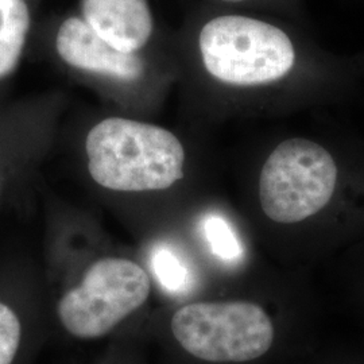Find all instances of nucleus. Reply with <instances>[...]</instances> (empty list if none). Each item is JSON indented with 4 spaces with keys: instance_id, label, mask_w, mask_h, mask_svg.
<instances>
[{
    "instance_id": "nucleus-1",
    "label": "nucleus",
    "mask_w": 364,
    "mask_h": 364,
    "mask_svg": "<svg viewBox=\"0 0 364 364\" xmlns=\"http://www.w3.org/2000/svg\"><path fill=\"white\" fill-rule=\"evenodd\" d=\"M88 170L117 192L168 189L183 176L185 150L174 134L130 119L109 117L88 134Z\"/></svg>"
},
{
    "instance_id": "nucleus-2",
    "label": "nucleus",
    "mask_w": 364,
    "mask_h": 364,
    "mask_svg": "<svg viewBox=\"0 0 364 364\" xmlns=\"http://www.w3.org/2000/svg\"><path fill=\"white\" fill-rule=\"evenodd\" d=\"M198 46L209 75L237 87L278 81L296 61L294 43L284 28L246 15L212 18L200 31Z\"/></svg>"
},
{
    "instance_id": "nucleus-3",
    "label": "nucleus",
    "mask_w": 364,
    "mask_h": 364,
    "mask_svg": "<svg viewBox=\"0 0 364 364\" xmlns=\"http://www.w3.org/2000/svg\"><path fill=\"white\" fill-rule=\"evenodd\" d=\"M173 336L188 353L212 363H242L270 350L274 326L259 305L193 302L173 314Z\"/></svg>"
},
{
    "instance_id": "nucleus-4",
    "label": "nucleus",
    "mask_w": 364,
    "mask_h": 364,
    "mask_svg": "<svg viewBox=\"0 0 364 364\" xmlns=\"http://www.w3.org/2000/svg\"><path fill=\"white\" fill-rule=\"evenodd\" d=\"M336 182L338 166L326 149L302 138L287 139L262 168L260 205L273 221L299 223L326 208Z\"/></svg>"
},
{
    "instance_id": "nucleus-5",
    "label": "nucleus",
    "mask_w": 364,
    "mask_h": 364,
    "mask_svg": "<svg viewBox=\"0 0 364 364\" xmlns=\"http://www.w3.org/2000/svg\"><path fill=\"white\" fill-rule=\"evenodd\" d=\"M150 290V278L138 263L105 258L91 264L81 284L60 299L58 317L76 338H102L139 309Z\"/></svg>"
},
{
    "instance_id": "nucleus-6",
    "label": "nucleus",
    "mask_w": 364,
    "mask_h": 364,
    "mask_svg": "<svg viewBox=\"0 0 364 364\" xmlns=\"http://www.w3.org/2000/svg\"><path fill=\"white\" fill-rule=\"evenodd\" d=\"M57 52L68 65L123 81H135L144 72L136 54L117 50L80 18H69L60 26Z\"/></svg>"
},
{
    "instance_id": "nucleus-7",
    "label": "nucleus",
    "mask_w": 364,
    "mask_h": 364,
    "mask_svg": "<svg viewBox=\"0 0 364 364\" xmlns=\"http://www.w3.org/2000/svg\"><path fill=\"white\" fill-rule=\"evenodd\" d=\"M82 15L100 38L120 52L135 54L153 33L144 0H82Z\"/></svg>"
},
{
    "instance_id": "nucleus-8",
    "label": "nucleus",
    "mask_w": 364,
    "mask_h": 364,
    "mask_svg": "<svg viewBox=\"0 0 364 364\" xmlns=\"http://www.w3.org/2000/svg\"><path fill=\"white\" fill-rule=\"evenodd\" d=\"M30 26L25 0H0V77L18 65Z\"/></svg>"
},
{
    "instance_id": "nucleus-9",
    "label": "nucleus",
    "mask_w": 364,
    "mask_h": 364,
    "mask_svg": "<svg viewBox=\"0 0 364 364\" xmlns=\"http://www.w3.org/2000/svg\"><path fill=\"white\" fill-rule=\"evenodd\" d=\"M151 270L164 290L171 294H181L192 285L191 269L181 254L168 243H159L150 255Z\"/></svg>"
},
{
    "instance_id": "nucleus-10",
    "label": "nucleus",
    "mask_w": 364,
    "mask_h": 364,
    "mask_svg": "<svg viewBox=\"0 0 364 364\" xmlns=\"http://www.w3.org/2000/svg\"><path fill=\"white\" fill-rule=\"evenodd\" d=\"M205 239L212 252L225 262H235L243 255V247L228 221L219 215H209L203 223Z\"/></svg>"
},
{
    "instance_id": "nucleus-11",
    "label": "nucleus",
    "mask_w": 364,
    "mask_h": 364,
    "mask_svg": "<svg viewBox=\"0 0 364 364\" xmlns=\"http://www.w3.org/2000/svg\"><path fill=\"white\" fill-rule=\"evenodd\" d=\"M21 320L10 306L0 302V364H13L21 346Z\"/></svg>"
},
{
    "instance_id": "nucleus-12",
    "label": "nucleus",
    "mask_w": 364,
    "mask_h": 364,
    "mask_svg": "<svg viewBox=\"0 0 364 364\" xmlns=\"http://www.w3.org/2000/svg\"><path fill=\"white\" fill-rule=\"evenodd\" d=\"M224 3H243V1H247V0H220Z\"/></svg>"
}]
</instances>
